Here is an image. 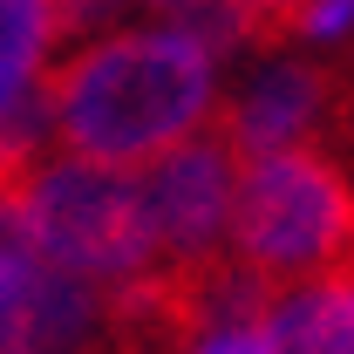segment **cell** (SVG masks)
I'll list each match as a JSON object with an SVG mask.
<instances>
[{
	"mask_svg": "<svg viewBox=\"0 0 354 354\" xmlns=\"http://www.w3.org/2000/svg\"><path fill=\"white\" fill-rule=\"evenodd\" d=\"M21 354H35V348H21Z\"/></svg>",
	"mask_w": 354,
	"mask_h": 354,
	"instance_id": "30bf717a",
	"label": "cell"
},
{
	"mask_svg": "<svg viewBox=\"0 0 354 354\" xmlns=\"http://www.w3.org/2000/svg\"><path fill=\"white\" fill-rule=\"evenodd\" d=\"M143 7H164V14H184V7H198V0H143Z\"/></svg>",
	"mask_w": 354,
	"mask_h": 354,
	"instance_id": "9c48e42d",
	"label": "cell"
},
{
	"mask_svg": "<svg viewBox=\"0 0 354 354\" xmlns=\"http://www.w3.org/2000/svg\"><path fill=\"white\" fill-rule=\"evenodd\" d=\"M225 14H232V28H239V41L252 48H293L300 35V14H307V0H225Z\"/></svg>",
	"mask_w": 354,
	"mask_h": 354,
	"instance_id": "52a82bcc",
	"label": "cell"
},
{
	"mask_svg": "<svg viewBox=\"0 0 354 354\" xmlns=\"http://www.w3.org/2000/svg\"><path fill=\"white\" fill-rule=\"evenodd\" d=\"M55 48H62V7L55 0H0V116L41 88Z\"/></svg>",
	"mask_w": 354,
	"mask_h": 354,
	"instance_id": "8992f818",
	"label": "cell"
},
{
	"mask_svg": "<svg viewBox=\"0 0 354 354\" xmlns=\"http://www.w3.org/2000/svg\"><path fill=\"white\" fill-rule=\"evenodd\" d=\"M55 266L82 279H136L157 266V225L136 171H109L88 157H55L28 177L21 205L7 212Z\"/></svg>",
	"mask_w": 354,
	"mask_h": 354,
	"instance_id": "3957f363",
	"label": "cell"
},
{
	"mask_svg": "<svg viewBox=\"0 0 354 354\" xmlns=\"http://www.w3.org/2000/svg\"><path fill=\"white\" fill-rule=\"evenodd\" d=\"M232 259L266 286H293L354 259V177L334 150L293 143L259 150L239 171L232 205Z\"/></svg>",
	"mask_w": 354,
	"mask_h": 354,
	"instance_id": "7a4b0ae2",
	"label": "cell"
},
{
	"mask_svg": "<svg viewBox=\"0 0 354 354\" xmlns=\"http://www.w3.org/2000/svg\"><path fill=\"white\" fill-rule=\"evenodd\" d=\"M48 259L21 225L0 212V354L41 348V307H48Z\"/></svg>",
	"mask_w": 354,
	"mask_h": 354,
	"instance_id": "5b68a950",
	"label": "cell"
},
{
	"mask_svg": "<svg viewBox=\"0 0 354 354\" xmlns=\"http://www.w3.org/2000/svg\"><path fill=\"white\" fill-rule=\"evenodd\" d=\"M191 354H279V341H272V327H266V313H259V320H225V327H212Z\"/></svg>",
	"mask_w": 354,
	"mask_h": 354,
	"instance_id": "ba28073f",
	"label": "cell"
},
{
	"mask_svg": "<svg viewBox=\"0 0 354 354\" xmlns=\"http://www.w3.org/2000/svg\"><path fill=\"white\" fill-rule=\"evenodd\" d=\"M48 130L68 157L143 171L218 109V48L171 28H116L41 75Z\"/></svg>",
	"mask_w": 354,
	"mask_h": 354,
	"instance_id": "6da1fadb",
	"label": "cell"
},
{
	"mask_svg": "<svg viewBox=\"0 0 354 354\" xmlns=\"http://www.w3.org/2000/svg\"><path fill=\"white\" fill-rule=\"evenodd\" d=\"M239 171H245V150H239V136L225 123V109H212L205 130H191L177 150H164L157 164L136 171L164 266H218V259H232Z\"/></svg>",
	"mask_w": 354,
	"mask_h": 354,
	"instance_id": "277c9868",
	"label": "cell"
}]
</instances>
